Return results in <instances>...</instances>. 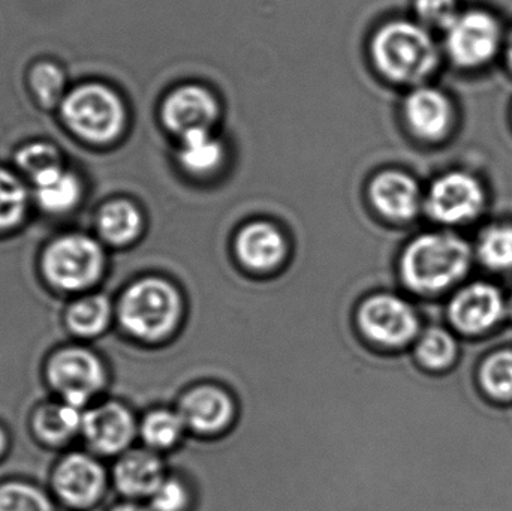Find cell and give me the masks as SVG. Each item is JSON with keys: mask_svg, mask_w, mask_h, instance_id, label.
Instances as JSON below:
<instances>
[{"mask_svg": "<svg viewBox=\"0 0 512 511\" xmlns=\"http://www.w3.org/2000/svg\"><path fill=\"white\" fill-rule=\"evenodd\" d=\"M162 116L165 125L183 137L189 132L209 131L218 117V104L203 87H180L165 99Z\"/></svg>", "mask_w": 512, "mask_h": 511, "instance_id": "cell-14", "label": "cell"}, {"mask_svg": "<svg viewBox=\"0 0 512 511\" xmlns=\"http://www.w3.org/2000/svg\"><path fill=\"white\" fill-rule=\"evenodd\" d=\"M83 417L84 414L80 413V408L66 402L48 404L39 408L38 413L35 414L33 426L42 441L57 446L81 431Z\"/></svg>", "mask_w": 512, "mask_h": 511, "instance_id": "cell-19", "label": "cell"}, {"mask_svg": "<svg viewBox=\"0 0 512 511\" xmlns=\"http://www.w3.org/2000/svg\"><path fill=\"white\" fill-rule=\"evenodd\" d=\"M17 162L35 183L62 171L59 153L48 144H30L24 147L17 155Z\"/></svg>", "mask_w": 512, "mask_h": 511, "instance_id": "cell-30", "label": "cell"}, {"mask_svg": "<svg viewBox=\"0 0 512 511\" xmlns=\"http://www.w3.org/2000/svg\"><path fill=\"white\" fill-rule=\"evenodd\" d=\"M481 383L493 398H512V351H499L483 363Z\"/></svg>", "mask_w": 512, "mask_h": 511, "instance_id": "cell-27", "label": "cell"}, {"mask_svg": "<svg viewBox=\"0 0 512 511\" xmlns=\"http://www.w3.org/2000/svg\"><path fill=\"white\" fill-rule=\"evenodd\" d=\"M180 161L195 174L210 173L222 161V146L209 131H194L183 135Z\"/></svg>", "mask_w": 512, "mask_h": 511, "instance_id": "cell-23", "label": "cell"}, {"mask_svg": "<svg viewBox=\"0 0 512 511\" xmlns=\"http://www.w3.org/2000/svg\"><path fill=\"white\" fill-rule=\"evenodd\" d=\"M478 255L490 269H512L511 225H496L484 231L478 242Z\"/></svg>", "mask_w": 512, "mask_h": 511, "instance_id": "cell-26", "label": "cell"}, {"mask_svg": "<svg viewBox=\"0 0 512 511\" xmlns=\"http://www.w3.org/2000/svg\"><path fill=\"white\" fill-rule=\"evenodd\" d=\"M456 351V341L453 336L445 332L444 329L432 327L421 336L415 353L426 368L438 371V369H444L451 365L456 357Z\"/></svg>", "mask_w": 512, "mask_h": 511, "instance_id": "cell-25", "label": "cell"}, {"mask_svg": "<svg viewBox=\"0 0 512 511\" xmlns=\"http://www.w3.org/2000/svg\"><path fill=\"white\" fill-rule=\"evenodd\" d=\"M484 204V186L477 177L463 171H453L436 179L426 198L430 218L451 225L477 218Z\"/></svg>", "mask_w": 512, "mask_h": 511, "instance_id": "cell-9", "label": "cell"}, {"mask_svg": "<svg viewBox=\"0 0 512 511\" xmlns=\"http://www.w3.org/2000/svg\"><path fill=\"white\" fill-rule=\"evenodd\" d=\"M48 380L63 402L83 408L104 386V366L90 351L66 348L48 363Z\"/></svg>", "mask_w": 512, "mask_h": 511, "instance_id": "cell-8", "label": "cell"}, {"mask_svg": "<svg viewBox=\"0 0 512 511\" xmlns=\"http://www.w3.org/2000/svg\"><path fill=\"white\" fill-rule=\"evenodd\" d=\"M105 471L95 459L81 453L69 455L54 471L57 497L72 509H90L105 492Z\"/></svg>", "mask_w": 512, "mask_h": 511, "instance_id": "cell-11", "label": "cell"}, {"mask_svg": "<svg viewBox=\"0 0 512 511\" xmlns=\"http://www.w3.org/2000/svg\"><path fill=\"white\" fill-rule=\"evenodd\" d=\"M68 125L86 140L107 143L122 131L125 110L116 93L99 84L72 92L63 105Z\"/></svg>", "mask_w": 512, "mask_h": 511, "instance_id": "cell-5", "label": "cell"}, {"mask_svg": "<svg viewBox=\"0 0 512 511\" xmlns=\"http://www.w3.org/2000/svg\"><path fill=\"white\" fill-rule=\"evenodd\" d=\"M510 312H511V315H512V297H511V300H510Z\"/></svg>", "mask_w": 512, "mask_h": 511, "instance_id": "cell-37", "label": "cell"}, {"mask_svg": "<svg viewBox=\"0 0 512 511\" xmlns=\"http://www.w3.org/2000/svg\"><path fill=\"white\" fill-rule=\"evenodd\" d=\"M194 504V492L179 477H165L155 494L149 498L152 511H192Z\"/></svg>", "mask_w": 512, "mask_h": 511, "instance_id": "cell-31", "label": "cell"}, {"mask_svg": "<svg viewBox=\"0 0 512 511\" xmlns=\"http://www.w3.org/2000/svg\"><path fill=\"white\" fill-rule=\"evenodd\" d=\"M26 191L8 171L0 170V230H8L23 219Z\"/></svg>", "mask_w": 512, "mask_h": 511, "instance_id": "cell-29", "label": "cell"}, {"mask_svg": "<svg viewBox=\"0 0 512 511\" xmlns=\"http://www.w3.org/2000/svg\"><path fill=\"white\" fill-rule=\"evenodd\" d=\"M32 86L42 104L54 105L62 96V72L53 65L38 66L32 74Z\"/></svg>", "mask_w": 512, "mask_h": 511, "instance_id": "cell-33", "label": "cell"}, {"mask_svg": "<svg viewBox=\"0 0 512 511\" xmlns=\"http://www.w3.org/2000/svg\"><path fill=\"white\" fill-rule=\"evenodd\" d=\"M36 198L47 212L65 213L77 204L80 185L74 176L60 171L36 183Z\"/></svg>", "mask_w": 512, "mask_h": 511, "instance_id": "cell-24", "label": "cell"}, {"mask_svg": "<svg viewBox=\"0 0 512 511\" xmlns=\"http://www.w3.org/2000/svg\"><path fill=\"white\" fill-rule=\"evenodd\" d=\"M104 263V252L95 240L71 234L48 246L42 258V270L54 287L78 291L101 278Z\"/></svg>", "mask_w": 512, "mask_h": 511, "instance_id": "cell-4", "label": "cell"}, {"mask_svg": "<svg viewBox=\"0 0 512 511\" xmlns=\"http://www.w3.org/2000/svg\"><path fill=\"white\" fill-rule=\"evenodd\" d=\"M0 511H54L50 498L26 483L0 486Z\"/></svg>", "mask_w": 512, "mask_h": 511, "instance_id": "cell-28", "label": "cell"}, {"mask_svg": "<svg viewBox=\"0 0 512 511\" xmlns=\"http://www.w3.org/2000/svg\"><path fill=\"white\" fill-rule=\"evenodd\" d=\"M114 485L129 500H149L165 479L164 462L152 450H132L117 461Z\"/></svg>", "mask_w": 512, "mask_h": 511, "instance_id": "cell-17", "label": "cell"}, {"mask_svg": "<svg viewBox=\"0 0 512 511\" xmlns=\"http://www.w3.org/2000/svg\"><path fill=\"white\" fill-rule=\"evenodd\" d=\"M471 266L468 243L450 233L423 234L400 258L402 281L417 293H436L459 281Z\"/></svg>", "mask_w": 512, "mask_h": 511, "instance_id": "cell-1", "label": "cell"}, {"mask_svg": "<svg viewBox=\"0 0 512 511\" xmlns=\"http://www.w3.org/2000/svg\"><path fill=\"white\" fill-rule=\"evenodd\" d=\"M504 300L493 285H469L456 294L450 305V318L457 329L466 333H481L501 320Z\"/></svg>", "mask_w": 512, "mask_h": 511, "instance_id": "cell-13", "label": "cell"}, {"mask_svg": "<svg viewBox=\"0 0 512 511\" xmlns=\"http://www.w3.org/2000/svg\"><path fill=\"white\" fill-rule=\"evenodd\" d=\"M376 65L391 80L420 83L439 62L438 47L430 33L409 21H394L379 30L373 41Z\"/></svg>", "mask_w": 512, "mask_h": 511, "instance_id": "cell-3", "label": "cell"}, {"mask_svg": "<svg viewBox=\"0 0 512 511\" xmlns=\"http://www.w3.org/2000/svg\"><path fill=\"white\" fill-rule=\"evenodd\" d=\"M505 53H507V62L512 71V33L508 38L507 45H505Z\"/></svg>", "mask_w": 512, "mask_h": 511, "instance_id": "cell-35", "label": "cell"}, {"mask_svg": "<svg viewBox=\"0 0 512 511\" xmlns=\"http://www.w3.org/2000/svg\"><path fill=\"white\" fill-rule=\"evenodd\" d=\"M98 225L99 233L108 243L123 246L140 236L143 218L129 201H113L99 213Z\"/></svg>", "mask_w": 512, "mask_h": 511, "instance_id": "cell-20", "label": "cell"}, {"mask_svg": "<svg viewBox=\"0 0 512 511\" xmlns=\"http://www.w3.org/2000/svg\"><path fill=\"white\" fill-rule=\"evenodd\" d=\"M406 120L415 135L427 141H439L450 134L454 107L441 90L421 87L406 99Z\"/></svg>", "mask_w": 512, "mask_h": 511, "instance_id": "cell-15", "label": "cell"}, {"mask_svg": "<svg viewBox=\"0 0 512 511\" xmlns=\"http://www.w3.org/2000/svg\"><path fill=\"white\" fill-rule=\"evenodd\" d=\"M357 324L367 341L382 348L409 344L418 332V317L406 300L381 293L367 297L357 312Z\"/></svg>", "mask_w": 512, "mask_h": 511, "instance_id": "cell-7", "label": "cell"}, {"mask_svg": "<svg viewBox=\"0 0 512 511\" xmlns=\"http://www.w3.org/2000/svg\"><path fill=\"white\" fill-rule=\"evenodd\" d=\"M418 17L426 26L447 30L459 17L457 0H417Z\"/></svg>", "mask_w": 512, "mask_h": 511, "instance_id": "cell-32", "label": "cell"}, {"mask_svg": "<svg viewBox=\"0 0 512 511\" xmlns=\"http://www.w3.org/2000/svg\"><path fill=\"white\" fill-rule=\"evenodd\" d=\"M6 449V435L3 434L2 429H0V455L5 452Z\"/></svg>", "mask_w": 512, "mask_h": 511, "instance_id": "cell-36", "label": "cell"}, {"mask_svg": "<svg viewBox=\"0 0 512 511\" xmlns=\"http://www.w3.org/2000/svg\"><path fill=\"white\" fill-rule=\"evenodd\" d=\"M185 429V423L177 411L158 408L144 417L140 435L149 449L170 450L182 440Z\"/></svg>", "mask_w": 512, "mask_h": 511, "instance_id": "cell-21", "label": "cell"}, {"mask_svg": "<svg viewBox=\"0 0 512 511\" xmlns=\"http://www.w3.org/2000/svg\"><path fill=\"white\" fill-rule=\"evenodd\" d=\"M177 413L186 429L200 435H216L233 423V396L216 384H198L180 398Z\"/></svg>", "mask_w": 512, "mask_h": 511, "instance_id": "cell-10", "label": "cell"}, {"mask_svg": "<svg viewBox=\"0 0 512 511\" xmlns=\"http://www.w3.org/2000/svg\"><path fill=\"white\" fill-rule=\"evenodd\" d=\"M183 299L168 279L146 276L128 287L119 302L123 329L143 341H161L180 323Z\"/></svg>", "mask_w": 512, "mask_h": 511, "instance_id": "cell-2", "label": "cell"}, {"mask_svg": "<svg viewBox=\"0 0 512 511\" xmlns=\"http://www.w3.org/2000/svg\"><path fill=\"white\" fill-rule=\"evenodd\" d=\"M81 432L99 455H117L131 446L137 423L125 405L108 402L84 414Z\"/></svg>", "mask_w": 512, "mask_h": 511, "instance_id": "cell-12", "label": "cell"}, {"mask_svg": "<svg viewBox=\"0 0 512 511\" xmlns=\"http://www.w3.org/2000/svg\"><path fill=\"white\" fill-rule=\"evenodd\" d=\"M445 32L448 56L460 68H481L492 62L502 47L501 23L483 9L462 12Z\"/></svg>", "mask_w": 512, "mask_h": 511, "instance_id": "cell-6", "label": "cell"}, {"mask_svg": "<svg viewBox=\"0 0 512 511\" xmlns=\"http://www.w3.org/2000/svg\"><path fill=\"white\" fill-rule=\"evenodd\" d=\"M236 257L246 269L267 273L282 264L286 257V240L279 228L268 222H252L237 234Z\"/></svg>", "mask_w": 512, "mask_h": 511, "instance_id": "cell-16", "label": "cell"}, {"mask_svg": "<svg viewBox=\"0 0 512 511\" xmlns=\"http://www.w3.org/2000/svg\"><path fill=\"white\" fill-rule=\"evenodd\" d=\"M370 200L385 218L409 221L420 210V188L412 177L399 171H387L379 174L370 185Z\"/></svg>", "mask_w": 512, "mask_h": 511, "instance_id": "cell-18", "label": "cell"}, {"mask_svg": "<svg viewBox=\"0 0 512 511\" xmlns=\"http://www.w3.org/2000/svg\"><path fill=\"white\" fill-rule=\"evenodd\" d=\"M108 511H152V510H150V507L141 506V504H138V503H123V504H117V506H114L113 509H110Z\"/></svg>", "mask_w": 512, "mask_h": 511, "instance_id": "cell-34", "label": "cell"}, {"mask_svg": "<svg viewBox=\"0 0 512 511\" xmlns=\"http://www.w3.org/2000/svg\"><path fill=\"white\" fill-rule=\"evenodd\" d=\"M110 300L104 296H90L74 303L66 314L69 329L78 336L93 338L101 335L111 320Z\"/></svg>", "mask_w": 512, "mask_h": 511, "instance_id": "cell-22", "label": "cell"}]
</instances>
